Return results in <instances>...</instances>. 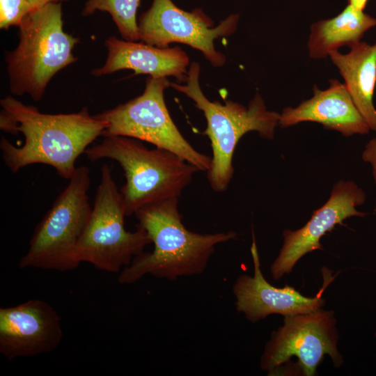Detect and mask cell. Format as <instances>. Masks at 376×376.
<instances>
[{
    "instance_id": "1",
    "label": "cell",
    "mask_w": 376,
    "mask_h": 376,
    "mask_svg": "<svg viewBox=\"0 0 376 376\" xmlns=\"http://www.w3.org/2000/svg\"><path fill=\"white\" fill-rule=\"evenodd\" d=\"M0 104L1 112L24 137L19 147L1 138L3 160L14 173L29 165L43 164L69 180L77 169V158L106 128L105 122L91 116L86 107L76 113H45L10 95L1 99Z\"/></svg>"
},
{
    "instance_id": "2",
    "label": "cell",
    "mask_w": 376,
    "mask_h": 376,
    "mask_svg": "<svg viewBox=\"0 0 376 376\" xmlns=\"http://www.w3.org/2000/svg\"><path fill=\"white\" fill-rule=\"evenodd\" d=\"M134 215L154 248L136 256L120 271L118 281L122 285L132 284L148 274L169 281L200 274L216 246L237 237L233 231L202 234L189 230L179 212L178 198L145 206Z\"/></svg>"
},
{
    "instance_id": "3",
    "label": "cell",
    "mask_w": 376,
    "mask_h": 376,
    "mask_svg": "<svg viewBox=\"0 0 376 376\" xmlns=\"http://www.w3.org/2000/svg\"><path fill=\"white\" fill-rule=\"evenodd\" d=\"M84 154L91 162L110 159L122 167L125 182L120 192L126 217L145 206L179 198L200 171L173 152L150 149L141 141L124 136H104Z\"/></svg>"
},
{
    "instance_id": "4",
    "label": "cell",
    "mask_w": 376,
    "mask_h": 376,
    "mask_svg": "<svg viewBox=\"0 0 376 376\" xmlns=\"http://www.w3.org/2000/svg\"><path fill=\"white\" fill-rule=\"evenodd\" d=\"M18 28V44L5 57L9 88L39 101L52 77L77 60L72 50L79 38L64 31L62 3L33 10Z\"/></svg>"
},
{
    "instance_id": "5",
    "label": "cell",
    "mask_w": 376,
    "mask_h": 376,
    "mask_svg": "<svg viewBox=\"0 0 376 376\" xmlns=\"http://www.w3.org/2000/svg\"><path fill=\"white\" fill-rule=\"evenodd\" d=\"M199 75L200 65L194 62L188 69L185 84L171 82L170 86L191 99L205 117L207 127L203 134L208 136L212 150L207 179L214 191L222 192L234 173L233 157L240 139L251 131L272 139L280 114L267 110L258 93L247 107L230 100L224 104L210 101L201 88Z\"/></svg>"
},
{
    "instance_id": "6",
    "label": "cell",
    "mask_w": 376,
    "mask_h": 376,
    "mask_svg": "<svg viewBox=\"0 0 376 376\" xmlns=\"http://www.w3.org/2000/svg\"><path fill=\"white\" fill-rule=\"evenodd\" d=\"M90 182V169L77 167L36 226L28 250L19 260V268L65 272L79 266L76 250L92 212L88 195Z\"/></svg>"
},
{
    "instance_id": "7",
    "label": "cell",
    "mask_w": 376,
    "mask_h": 376,
    "mask_svg": "<svg viewBox=\"0 0 376 376\" xmlns=\"http://www.w3.org/2000/svg\"><path fill=\"white\" fill-rule=\"evenodd\" d=\"M120 190L114 181L111 167H101L100 182L96 189L88 224L78 243L76 258L79 264L86 262L96 269L116 273L152 243L147 233L137 227L127 231Z\"/></svg>"
},
{
    "instance_id": "8",
    "label": "cell",
    "mask_w": 376,
    "mask_h": 376,
    "mask_svg": "<svg viewBox=\"0 0 376 376\" xmlns=\"http://www.w3.org/2000/svg\"><path fill=\"white\" fill-rule=\"evenodd\" d=\"M170 83L167 78L149 76L141 95L94 115L106 123L102 136H124L148 142L174 152L200 171L207 172L212 158L190 144L169 114L164 94Z\"/></svg>"
},
{
    "instance_id": "9",
    "label": "cell",
    "mask_w": 376,
    "mask_h": 376,
    "mask_svg": "<svg viewBox=\"0 0 376 376\" xmlns=\"http://www.w3.org/2000/svg\"><path fill=\"white\" fill-rule=\"evenodd\" d=\"M338 336L333 311H318L285 316L283 325L274 331L260 359L261 369L274 373L295 357L303 375L313 376L325 354L336 368L343 363L337 349Z\"/></svg>"
},
{
    "instance_id": "10",
    "label": "cell",
    "mask_w": 376,
    "mask_h": 376,
    "mask_svg": "<svg viewBox=\"0 0 376 376\" xmlns=\"http://www.w3.org/2000/svg\"><path fill=\"white\" fill-rule=\"evenodd\" d=\"M238 14H231L217 26L201 9L185 11L172 0H152L149 9L143 13L138 22L141 42L166 47L170 43L188 45L201 52L214 67L225 64L226 56L216 50L214 40L228 37L236 30Z\"/></svg>"
},
{
    "instance_id": "11",
    "label": "cell",
    "mask_w": 376,
    "mask_h": 376,
    "mask_svg": "<svg viewBox=\"0 0 376 376\" xmlns=\"http://www.w3.org/2000/svg\"><path fill=\"white\" fill-rule=\"evenodd\" d=\"M365 201V192L354 182H336L329 200L313 212L310 220L302 228L294 231H283V246L270 267L273 279H280L290 273L297 262L305 254L322 250L320 238L336 225L342 224L350 217L366 215L357 209Z\"/></svg>"
},
{
    "instance_id": "12",
    "label": "cell",
    "mask_w": 376,
    "mask_h": 376,
    "mask_svg": "<svg viewBox=\"0 0 376 376\" xmlns=\"http://www.w3.org/2000/svg\"><path fill=\"white\" fill-rule=\"evenodd\" d=\"M62 338L61 317L43 300L0 308V353L10 361L49 353Z\"/></svg>"
},
{
    "instance_id": "13",
    "label": "cell",
    "mask_w": 376,
    "mask_h": 376,
    "mask_svg": "<svg viewBox=\"0 0 376 376\" xmlns=\"http://www.w3.org/2000/svg\"><path fill=\"white\" fill-rule=\"evenodd\" d=\"M252 237L251 253L253 276L242 274L233 286L237 312L242 313L249 321L256 322L271 314H280L285 317L320 309L325 303L322 292L332 279L330 273H327V282L324 275L323 287L314 297H305L289 285L276 288L267 281L262 273L253 232Z\"/></svg>"
},
{
    "instance_id": "14",
    "label": "cell",
    "mask_w": 376,
    "mask_h": 376,
    "mask_svg": "<svg viewBox=\"0 0 376 376\" xmlns=\"http://www.w3.org/2000/svg\"><path fill=\"white\" fill-rule=\"evenodd\" d=\"M104 45L107 56L104 64L91 70L94 77H102L122 70H132L134 75L146 74L159 79L174 77L185 81L189 64L187 53L178 47H158L143 42L108 38Z\"/></svg>"
},
{
    "instance_id": "15",
    "label": "cell",
    "mask_w": 376,
    "mask_h": 376,
    "mask_svg": "<svg viewBox=\"0 0 376 376\" xmlns=\"http://www.w3.org/2000/svg\"><path fill=\"white\" fill-rule=\"evenodd\" d=\"M313 96L295 108H285L280 114L279 125L290 127L301 122L322 124L324 128L336 130L345 136L366 134L370 129L357 108L348 90L336 79L321 91L313 87Z\"/></svg>"
},
{
    "instance_id": "16",
    "label": "cell",
    "mask_w": 376,
    "mask_h": 376,
    "mask_svg": "<svg viewBox=\"0 0 376 376\" xmlns=\"http://www.w3.org/2000/svg\"><path fill=\"white\" fill-rule=\"evenodd\" d=\"M343 54L337 50L329 54L345 81L357 108L368 125L376 132V109L373 103L376 85V42H365L352 46Z\"/></svg>"
},
{
    "instance_id": "17",
    "label": "cell",
    "mask_w": 376,
    "mask_h": 376,
    "mask_svg": "<svg viewBox=\"0 0 376 376\" xmlns=\"http://www.w3.org/2000/svg\"><path fill=\"white\" fill-rule=\"evenodd\" d=\"M375 26L376 18L347 4L336 17L311 26L309 55L313 58H321L343 45L351 47L360 42L367 31Z\"/></svg>"
},
{
    "instance_id": "18",
    "label": "cell",
    "mask_w": 376,
    "mask_h": 376,
    "mask_svg": "<svg viewBox=\"0 0 376 376\" xmlns=\"http://www.w3.org/2000/svg\"><path fill=\"white\" fill-rule=\"evenodd\" d=\"M139 3L140 0H87L81 14L87 17L96 11L107 12L125 40L139 41L136 13Z\"/></svg>"
},
{
    "instance_id": "19",
    "label": "cell",
    "mask_w": 376,
    "mask_h": 376,
    "mask_svg": "<svg viewBox=\"0 0 376 376\" xmlns=\"http://www.w3.org/2000/svg\"><path fill=\"white\" fill-rule=\"evenodd\" d=\"M29 0H0V28L8 30L18 26L32 11Z\"/></svg>"
},
{
    "instance_id": "20",
    "label": "cell",
    "mask_w": 376,
    "mask_h": 376,
    "mask_svg": "<svg viewBox=\"0 0 376 376\" xmlns=\"http://www.w3.org/2000/svg\"><path fill=\"white\" fill-rule=\"evenodd\" d=\"M361 157L363 162L370 164L373 179L376 185V138L370 139L366 143Z\"/></svg>"
},
{
    "instance_id": "21",
    "label": "cell",
    "mask_w": 376,
    "mask_h": 376,
    "mask_svg": "<svg viewBox=\"0 0 376 376\" xmlns=\"http://www.w3.org/2000/svg\"><path fill=\"white\" fill-rule=\"evenodd\" d=\"M69 0H29V2L31 5L32 10L41 7L47 3L52 2L62 3L68 1Z\"/></svg>"
},
{
    "instance_id": "22",
    "label": "cell",
    "mask_w": 376,
    "mask_h": 376,
    "mask_svg": "<svg viewBox=\"0 0 376 376\" xmlns=\"http://www.w3.org/2000/svg\"><path fill=\"white\" fill-rule=\"evenodd\" d=\"M369 0H347L348 5L358 10H362L366 7Z\"/></svg>"
}]
</instances>
